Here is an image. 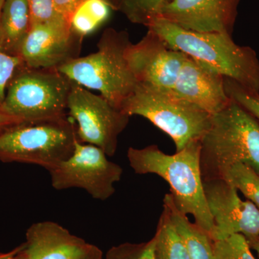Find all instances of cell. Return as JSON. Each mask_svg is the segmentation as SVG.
<instances>
[{
	"label": "cell",
	"instance_id": "31",
	"mask_svg": "<svg viewBox=\"0 0 259 259\" xmlns=\"http://www.w3.org/2000/svg\"><path fill=\"white\" fill-rule=\"evenodd\" d=\"M248 243L250 245V249L254 250L256 252L259 258V235L256 238L248 241Z\"/></svg>",
	"mask_w": 259,
	"mask_h": 259
},
{
	"label": "cell",
	"instance_id": "14",
	"mask_svg": "<svg viewBox=\"0 0 259 259\" xmlns=\"http://www.w3.org/2000/svg\"><path fill=\"white\" fill-rule=\"evenodd\" d=\"M225 77L187 56L173 90L184 100L214 115L231 102L225 90Z\"/></svg>",
	"mask_w": 259,
	"mask_h": 259
},
{
	"label": "cell",
	"instance_id": "8",
	"mask_svg": "<svg viewBox=\"0 0 259 259\" xmlns=\"http://www.w3.org/2000/svg\"><path fill=\"white\" fill-rule=\"evenodd\" d=\"M107 156L101 148L78 139L71 156L49 170L51 185L56 190L82 189L94 199L107 200L115 193L114 185L123 171Z\"/></svg>",
	"mask_w": 259,
	"mask_h": 259
},
{
	"label": "cell",
	"instance_id": "1",
	"mask_svg": "<svg viewBox=\"0 0 259 259\" xmlns=\"http://www.w3.org/2000/svg\"><path fill=\"white\" fill-rule=\"evenodd\" d=\"M175 50L214 70L253 93L259 94V60L249 47L238 45L226 32L187 30L162 17L147 25Z\"/></svg>",
	"mask_w": 259,
	"mask_h": 259
},
{
	"label": "cell",
	"instance_id": "33",
	"mask_svg": "<svg viewBox=\"0 0 259 259\" xmlns=\"http://www.w3.org/2000/svg\"><path fill=\"white\" fill-rule=\"evenodd\" d=\"M106 1L109 3V4H110V5H111L112 0H106ZM110 6H111V5H110Z\"/></svg>",
	"mask_w": 259,
	"mask_h": 259
},
{
	"label": "cell",
	"instance_id": "19",
	"mask_svg": "<svg viewBox=\"0 0 259 259\" xmlns=\"http://www.w3.org/2000/svg\"><path fill=\"white\" fill-rule=\"evenodd\" d=\"M112 10L106 0H84L71 15L70 28L83 39L108 20Z\"/></svg>",
	"mask_w": 259,
	"mask_h": 259
},
{
	"label": "cell",
	"instance_id": "7",
	"mask_svg": "<svg viewBox=\"0 0 259 259\" xmlns=\"http://www.w3.org/2000/svg\"><path fill=\"white\" fill-rule=\"evenodd\" d=\"M71 85L58 69L23 65L10 81L0 110L20 122L63 117Z\"/></svg>",
	"mask_w": 259,
	"mask_h": 259
},
{
	"label": "cell",
	"instance_id": "34",
	"mask_svg": "<svg viewBox=\"0 0 259 259\" xmlns=\"http://www.w3.org/2000/svg\"></svg>",
	"mask_w": 259,
	"mask_h": 259
},
{
	"label": "cell",
	"instance_id": "26",
	"mask_svg": "<svg viewBox=\"0 0 259 259\" xmlns=\"http://www.w3.org/2000/svg\"><path fill=\"white\" fill-rule=\"evenodd\" d=\"M28 2L31 16V25L49 23L61 19L66 20L57 13L53 0H28Z\"/></svg>",
	"mask_w": 259,
	"mask_h": 259
},
{
	"label": "cell",
	"instance_id": "15",
	"mask_svg": "<svg viewBox=\"0 0 259 259\" xmlns=\"http://www.w3.org/2000/svg\"><path fill=\"white\" fill-rule=\"evenodd\" d=\"M24 245L25 259H80L90 245L52 221L32 224Z\"/></svg>",
	"mask_w": 259,
	"mask_h": 259
},
{
	"label": "cell",
	"instance_id": "17",
	"mask_svg": "<svg viewBox=\"0 0 259 259\" xmlns=\"http://www.w3.org/2000/svg\"><path fill=\"white\" fill-rule=\"evenodd\" d=\"M163 204L169 210L172 223L185 243L190 259H214L213 241L209 233L189 221L187 214L175 205L171 194L165 195Z\"/></svg>",
	"mask_w": 259,
	"mask_h": 259
},
{
	"label": "cell",
	"instance_id": "29",
	"mask_svg": "<svg viewBox=\"0 0 259 259\" xmlns=\"http://www.w3.org/2000/svg\"><path fill=\"white\" fill-rule=\"evenodd\" d=\"M80 259H102V250L96 245L90 244L86 253Z\"/></svg>",
	"mask_w": 259,
	"mask_h": 259
},
{
	"label": "cell",
	"instance_id": "5",
	"mask_svg": "<svg viewBox=\"0 0 259 259\" xmlns=\"http://www.w3.org/2000/svg\"><path fill=\"white\" fill-rule=\"evenodd\" d=\"M78 139L76 126L66 115L18 122L0 131V161L49 171L71 156Z\"/></svg>",
	"mask_w": 259,
	"mask_h": 259
},
{
	"label": "cell",
	"instance_id": "12",
	"mask_svg": "<svg viewBox=\"0 0 259 259\" xmlns=\"http://www.w3.org/2000/svg\"><path fill=\"white\" fill-rule=\"evenodd\" d=\"M187 55L175 50L156 32L148 29L139 42L131 44L127 59L140 85L172 90Z\"/></svg>",
	"mask_w": 259,
	"mask_h": 259
},
{
	"label": "cell",
	"instance_id": "25",
	"mask_svg": "<svg viewBox=\"0 0 259 259\" xmlns=\"http://www.w3.org/2000/svg\"><path fill=\"white\" fill-rule=\"evenodd\" d=\"M23 65L20 56L8 54L0 49V106L4 102L10 81Z\"/></svg>",
	"mask_w": 259,
	"mask_h": 259
},
{
	"label": "cell",
	"instance_id": "3",
	"mask_svg": "<svg viewBox=\"0 0 259 259\" xmlns=\"http://www.w3.org/2000/svg\"><path fill=\"white\" fill-rule=\"evenodd\" d=\"M199 141L202 180L223 179L237 163L259 175V123L231 99L212 115L210 127Z\"/></svg>",
	"mask_w": 259,
	"mask_h": 259
},
{
	"label": "cell",
	"instance_id": "24",
	"mask_svg": "<svg viewBox=\"0 0 259 259\" xmlns=\"http://www.w3.org/2000/svg\"><path fill=\"white\" fill-rule=\"evenodd\" d=\"M225 90L228 96L241 105L259 123V94L253 93L239 83L225 78Z\"/></svg>",
	"mask_w": 259,
	"mask_h": 259
},
{
	"label": "cell",
	"instance_id": "32",
	"mask_svg": "<svg viewBox=\"0 0 259 259\" xmlns=\"http://www.w3.org/2000/svg\"><path fill=\"white\" fill-rule=\"evenodd\" d=\"M5 0H0V24H1V15L3 11V5H4Z\"/></svg>",
	"mask_w": 259,
	"mask_h": 259
},
{
	"label": "cell",
	"instance_id": "21",
	"mask_svg": "<svg viewBox=\"0 0 259 259\" xmlns=\"http://www.w3.org/2000/svg\"><path fill=\"white\" fill-rule=\"evenodd\" d=\"M224 180L234 186L245 198L259 209V175L243 163L233 165L226 172Z\"/></svg>",
	"mask_w": 259,
	"mask_h": 259
},
{
	"label": "cell",
	"instance_id": "11",
	"mask_svg": "<svg viewBox=\"0 0 259 259\" xmlns=\"http://www.w3.org/2000/svg\"><path fill=\"white\" fill-rule=\"evenodd\" d=\"M82 41L64 19L35 24L30 27L18 56L27 67L57 69L79 57Z\"/></svg>",
	"mask_w": 259,
	"mask_h": 259
},
{
	"label": "cell",
	"instance_id": "10",
	"mask_svg": "<svg viewBox=\"0 0 259 259\" xmlns=\"http://www.w3.org/2000/svg\"><path fill=\"white\" fill-rule=\"evenodd\" d=\"M204 195L211 217L213 241L241 234L249 241L259 235V209L243 200L234 186L224 179L203 181Z\"/></svg>",
	"mask_w": 259,
	"mask_h": 259
},
{
	"label": "cell",
	"instance_id": "27",
	"mask_svg": "<svg viewBox=\"0 0 259 259\" xmlns=\"http://www.w3.org/2000/svg\"><path fill=\"white\" fill-rule=\"evenodd\" d=\"M57 13L69 22L71 15L84 0H53Z\"/></svg>",
	"mask_w": 259,
	"mask_h": 259
},
{
	"label": "cell",
	"instance_id": "23",
	"mask_svg": "<svg viewBox=\"0 0 259 259\" xmlns=\"http://www.w3.org/2000/svg\"><path fill=\"white\" fill-rule=\"evenodd\" d=\"M105 259H156L154 237L147 242L124 243L112 247Z\"/></svg>",
	"mask_w": 259,
	"mask_h": 259
},
{
	"label": "cell",
	"instance_id": "13",
	"mask_svg": "<svg viewBox=\"0 0 259 259\" xmlns=\"http://www.w3.org/2000/svg\"><path fill=\"white\" fill-rule=\"evenodd\" d=\"M241 0H172L161 16L187 30L232 35Z\"/></svg>",
	"mask_w": 259,
	"mask_h": 259
},
{
	"label": "cell",
	"instance_id": "16",
	"mask_svg": "<svg viewBox=\"0 0 259 259\" xmlns=\"http://www.w3.org/2000/svg\"><path fill=\"white\" fill-rule=\"evenodd\" d=\"M31 27L28 0H5L0 24V49L18 56L22 44Z\"/></svg>",
	"mask_w": 259,
	"mask_h": 259
},
{
	"label": "cell",
	"instance_id": "6",
	"mask_svg": "<svg viewBox=\"0 0 259 259\" xmlns=\"http://www.w3.org/2000/svg\"><path fill=\"white\" fill-rule=\"evenodd\" d=\"M121 111L131 117H145L168 135L176 152L192 141H200L209 128L212 114L184 100L172 90H159L139 84L125 100Z\"/></svg>",
	"mask_w": 259,
	"mask_h": 259
},
{
	"label": "cell",
	"instance_id": "9",
	"mask_svg": "<svg viewBox=\"0 0 259 259\" xmlns=\"http://www.w3.org/2000/svg\"><path fill=\"white\" fill-rule=\"evenodd\" d=\"M67 110L76 122L80 142L97 146L108 156L115 155L119 136L128 125L130 116L112 106L101 95L74 82Z\"/></svg>",
	"mask_w": 259,
	"mask_h": 259
},
{
	"label": "cell",
	"instance_id": "18",
	"mask_svg": "<svg viewBox=\"0 0 259 259\" xmlns=\"http://www.w3.org/2000/svg\"><path fill=\"white\" fill-rule=\"evenodd\" d=\"M153 237L156 259H190L185 243L172 223L169 210L165 204Z\"/></svg>",
	"mask_w": 259,
	"mask_h": 259
},
{
	"label": "cell",
	"instance_id": "30",
	"mask_svg": "<svg viewBox=\"0 0 259 259\" xmlns=\"http://www.w3.org/2000/svg\"><path fill=\"white\" fill-rule=\"evenodd\" d=\"M20 122V121L13 118V117H10V116L5 115L3 112L0 110V131L2 130L5 128L10 125L13 124L18 123Z\"/></svg>",
	"mask_w": 259,
	"mask_h": 259
},
{
	"label": "cell",
	"instance_id": "20",
	"mask_svg": "<svg viewBox=\"0 0 259 259\" xmlns=\"http://www.w3.org/2000/svg\"><path fill=\"white\" fill-rule=\"evenodd\" d=\"M172 0H112V10L125 15L131 23L147 26Z\"/></svg>",
	"mask_w": 259,
	"mask_h": 259
},
{
	"label": "cell",
	"instance_id": "4",
	"mask_svg": "<svg viewBox=\"0 0 259 259\" xmlns=\"http://www.w3.org/2000/svg\"><path fill=\"white\" fill-rule=\"evenodd\" d=\"M131 44L125 30L105 29L97 42L96 52L79 56L57 69L72 82L99 92L120 110L139 84L127 59Z\"/></svg>",
	"mask_w": 259,
	"mask_h": 259
},
{
	"label": "cell",
	"instance_id": "22",
	"mask_svg": "<svg viewBox=\"0 0 259 259\" xmlns=\"http://www.w3.org/2000/svg\"><path fill=\"white\" fill-rule=\"evenodd\" d=\"M214 259H256L253 256L246 238L241 234H234L213 241Z\"/></svg>",
	"mask_w": 259,
	"mask_h": 259
},
{
	"label": "cell",
	"instance_id": "2",
	"mask_svg": "<svg viewBox=\"0 0 259 259\" xmlns=\"http://www.w3.org/2000/svg\"><path fill=\"white\" fill-rule=\"evenodd\" d=\"M127 158L137 175L153 174L166 181L177 208L185 214H192L194 223L211 236L214 223L201 175L200 141H192L172 155L163 153L156 145L143 148L130 147Z\"/></svg>",
	"mask_w": 259,
	"mask_h": 259
},
{
	"label": "cell",
	"instance_id": "28",
	"mask_svg": "<svg viewBox=\"0 0 259 259\" xmlns=\"http://www.w3.org/2000/svg\"><path fill=\"white\" fill-rule=\"evenodd\" d=\"M24 247L25 245L23 244L8 253H0V259H25Z\"/></svg>",
	"mask_w": 259,
	"mask_h": 259
}]
</instances>
